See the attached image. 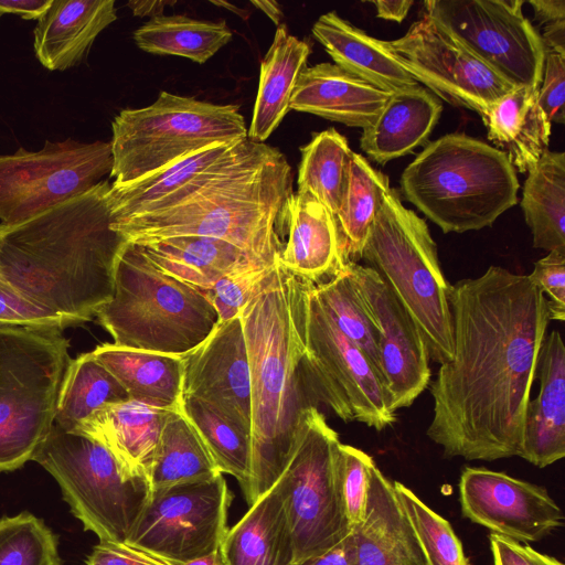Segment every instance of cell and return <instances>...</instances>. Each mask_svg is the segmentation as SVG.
<instances>
[{
  "mask_svg": "<svg viewBox=\"0 0 565 565\" xmlns=\"http://www.w3.org/2000/svg\"><path fill=\"white\" fill-rule=\"evenodd\" d=\"M169 565H224L220 550L195 559L188 562H166Z\"/></svg>",
  "mask_w": 565,
  "mask_h": 565,
  "instance_id": "57",
  "label": "cell"
},
{
  "mask_svg": "<svg viewBox=\"0 0 565 565\" xmlns=\"http://www.w3.org/2000/svg\"><path fill=\"white\" fill-rule=\"evenodd\" d=\"M68 349L63 329L0 326V472L32 460L51 431Z\"/></svg>",
  "mask_w": 565,
  "mask_h": 565,
  "instance_id": "8",
  "label": "cell"
},
{
  "mask_svg": "<svg viewBox=\"0 0 565 565\" xmlns=\"http://www.w3.org/2000/svg\"><path fill=\"white\" fill-rule=\"evenodd\" d=\"M93 355L121 384L129 399L179 412L182 406V356L103 343Z\"/></svg>",
  "mask_w": 565,
  "mask_h": 565,
  "instance_id": "31",
  "label": "cell"
},
{
  "mask_svg": "<svg viewBox=\"0 0 565 565\" xmlns=\"http://www.w3.org/2000/svg\"><path fill=\"white\" fill-rule=\"evenodd\" d=\"M136 245L160 271L202 292L232 273L273 265L227 241L207 236H177Z\"/></svg>",
  "mask_w": 565,
  "mask_h": 565,
  "instance_id": "26",
  "label": "cell"
},
{
  "mask_svg": "<svg viewBox=\"0 0 565 565\" xmlns=\"http://www.w3.org/2000/svg\"><path fill=\"white\" fill-rule=\"evenodd\" d=\"M22 324L65 329L83 324L76 319L63 317L14 295L0 292V326Z\"/></svg>",
  "mask_w": 565,
  "mask_h": 565,
  "instance_id": "48",
  "label": "cell"
},
{
  "mask_svg": "<svg viewBox=\"0 0 565 565\" xmlns=\"http://www.w3.org/2000/svg\"><path fill=\"white\" fill-rule=\"evenodd\" d=\"M292 180L284 153L260 142L185 201L114 221L111 228L134 244L177 236L220 238L274 264L282 249V234H287Z\"/></svg>",
  "mask_w": 565,
  "mask_h": 565,
  "instance_id": "4",
  "label": "cell"
},
{
  "mask_svg": "<svg viewBox=\"0 0 565 565\" xmlns=\"http://www.w3.org/2000/svg\"><path fill=\"white\" fill-rule=\"evenodd\" d=\"M278 257L241 312L250 373L249 507L281 477L307 411L317 407L302 369L311 282L286 269Z\"/></svg>",
  "mask_w": 565,
  "mask_h": 565,
  "instance_id": "3",
  "label": "cell"
},
{
  "mask_svg": "<svg viewBox=\"0 0 565 565\" xmlns=\"http://www.w3.org/2000/svg\"><path fill=\"white\" fill-rule=\"evenodd\" d=\"M221 475L203 439L181 412H170L161 430L150 473L151 488Z\"/></svg>",
  "mask_w": 565,
  "mask_h": 565,
  "instance_id": "37",
  "label": "cell"
},
{
  "mask_svg": "<svg viewBox=\"0 0 565 565\" xmlns=\"http://www.w3.org/2000/svg\"><path fill=\"white\" fill-rule=\"evenodd\" d=\"M116 19L114 0H53L33 31L35 55L50 71L71 68Z\"/></svg>",
  "mask_w": 565,
  "mask_h": 565,
  "instance_id": "25",
  "label": "cell"
},
{
  "mask_svg": "<svg viewBox=\"0 0 565 565\" xmlns=\"http://www.w3.org/2000/svg\"><path fill=\"white\" fill-rule=\"evenodd\" d=\"M441 111L440 99L420 85L392 93L375 120L363 128L360 148L380 164L412 153L428 140Z\"/></svg>",
  "mask_w": 565,
  "mask_h": 565,
  "instance_id": "28",
  "label": "cell"
},
{
  "mask_svg": "<svg viewBox=\"0 0 565 565\" xmlns=\"http://www.w3.org/2000/svg\"><path fill=\"white\" fill-rule=\"evenodd\" d=\"M170 412L127 399L102 406L73 433L107 448L127 478L150 481L161 430Z\"/></svg>",
  "mask_w": 565,
  "mask_h": 565,
  "instance_id": "22",
  "label": "cell"
},
{
  "mask_svg": "<svg viewBox=\"0 0 565 565\" xmlns=\"http://www.w3.org/2000/svg\"><path fill=\"white\" fill-rule=\"evenodd\" d=\"M397 499L416 535L427 565H469L449 522L402 482H393Z\"/></svg>",
  "mask_w": 565,
  "mask_h": 565,
  "instance_id": "42",
  "label": "cell"
},
{
  "mask_svg": "<svg viewBox=\"0 0 565 565\" xmlns=\"http://www.w3.org/2000/svg\"><path fill=\"white\" fill-rule=\"evenodd\" d=\"M300 151L297 191L310 193L334 218L347 185L352 152L347 138L329 128L316 134Z\"/></svg>",
  "mask_w": 565,
  "mask_h": 565,
  "instance_id": "39",
  "label": "cell"
},
{
  "mask_svg": "<svg viewBox=\"0 0 565 565\" xmlns=\"http://www.w3.org/2000/svg\"><path fill=\"white\" fill-rule=\"evenodd\" d=\"M391 95L334 63L323 62L300 73L289 109L363 129L375 120Z\"/></svg>",
  "mask_w": 565,
  "mask_h": 565,
  "instance_id": "24",
  "label": "cell"
},
{
  "mask_svg": "<svg viewBox=\"0 0 565 565\" xmlns=\"http://www.w3.org/2000/svg\"><path fill=\"white\" fill-rule=\"evenodd\" d=\"M535 377L540 388L527 403L520 457L545 468L565 456V345L557 330L543 340Z\"/></svg>",
  "mask_w": 565,
  "mask_h": 565,
  "instance_id": "21",
  "label": "cell"
},
{
  "mask_svg": "<svg viewBox=\"0 0 565 565\" xmlns=\"http://www.w3.org/2000/svg\"><path fill=\"white\" fill-rule=\"evenodd\" d=\"M459 501L465 518L516 542H539L564 525L544 488L483 467L462 470Z\"/></svg>",
  "mask_w": 565,
  "mask_h": 565,
  "instance_id": "18",
  "label": "cell"
},
{
  "mask_svg": "<svg viewBox=\"0 0 565 565\" xmlns=\"http://www.w3.org/2000/svg\"><path fill=\"white\" fill-rule=\"evenodd\" d=\"M291 565H355L353 532L332 548Z\"/></svg>",
  "mask_w": 565,
  "mask_h": 565,
  "instance_id": "52",
  "label": "cell"
},
{
  "mask_svg": "<svg viewBox=\"0 0 565 565\" xmlns=\"http://www.w3.org/2000/svg\"><path fill=\"white\" fill-rule=\"evenodd\" d=\"M340 439L318 407H310L296 449L278 479L294 563L321 554L351 532L339 477Z\"/></svg>",
  "mask_w": 565,
  "mask_h": 565,
  "instance_id": "11",
  "label": "cell"
},
{
  "mask_svg": "<svg viewBox=\"0 0 565 565\" xmlns=\"http://www.w3.org/2000/svg\"><path fill=\"white\" fill-rule=\"evenodd\" d=\"M171 1H129L128 7L134 15L154 18L161 15L166 6H171Z\"/></svg>",
  "mask_w": 565,
  "mask_h": 565,
  "instance_id": "55",
  "label": "cell"
},
{
  "mask_svg": "<svg viewBox=\"0 0 565 565\" xmlns=\"http://www.w3.org/2000/svg\"><path fill=\"white\" fill-rule=\"evenodd\" d=\"M529 280L546 297L551 320L565 321V250H552L534 264Z\"/></svg>",
  "mask_w": 565,
  "mask_h": 565,
  "instance_id": "46",
  "label": "cell"
},
{
  "mask_svg": "<svg viewBox=\"0 0 565 565\" xmlns=\"http://www.w3.org/2000/svg\"><path fill=\"white\" fill-rule=\"evenodd\" d=\"M452 358L430 384V440L445 457H520L537 356L551 320L525 275L490 266L451 285Z\"/></svg>",
  "mask_w": 565,
  "mask_h": 565,
  "instance_id": "1",
  "label": "cell"
},
{
  "mask_svg": "<svg viewBox=\"0 0 565 565\" xmlns=\"http://www.w3.org/2000/svg\"><path fill=\"white\" fill-rule=\"evenodd\" d=\"M250 2L257 9L262 10L277 26L281 24L284 14L278 2L273 0H253Z\"/></svg>",
  "mask_w": 565,
  "mask_h": 565,
  "instance_id": "56",
  "label": "cell"
},
{
  "mask_svg": "<svg viewBox=\"0 0 565 565\" xmlns=\"http://www.w3.org/2000/svg\"><path fill=\"white\" fill-rule=\"evenodd\" d=\"M87 565H169L122 543L99 542L87 557Z\"/></svg>",
  "mask_w": 565,
  "mask_h": 565,
  "instance_id": "51",
  "label": "cell"
},
{
  "mask_svg": "<svg viewBox=\"0 0 565 565\" xmlns=\"http://www.w3.org/2000/svg\"><path fill=\"white\" fill-rule=\"evenodd\" d=\"M521 209L533 247L565 250V153L547 150L527 172Z\"/></svg>",
  "mask_w": 565,
  "mask_h": 565,
  "instance_id": "34",
  "label": "cell"
},
{
  "mask_svg": "<svg viewBox=\"0 0 565 565\" xmlns=\"http://www.w3.org/2000/svg\"><path fill=\"white\" fill-rule=\"evenodd\" d=\"M565 53L545 50L539 104L551 122L564 124Z\"/></svg>",
  "mask_w": 565,
  "mask_h": 565,
  "instance_id": "47",
  "label": "cell"
},
{
  "mask_svg": "<svg viewBox=\"0 0 565 565\" xmlns=\"http://www.w3.org/2000/svg\"><path fill=\"white\" fill-rule=\"evenodd\" d=\"M383 42L418 84L445 102L480 116L514 88L443 33L426 13L403 36Z\"/></svg>",
  "mask_w": 565,
  "mask_h": 565,
  "instance_id": "16",
  "label": "cell"
},
{
  "mask_svg": "<svg viewBox=\"0 0 565 565\" xmlns=\"http://www.w3.org/2000/svg\"><path fill=\"white\" fill-rule=\"evenodd\" d=\"M394 295L419 330L430 360L454 353L451 285L439 264L428 225L390 188L364 242L361 257Z\"/></svg>",
  "mask_w": 565,
  "mask_h": 565,
  "instance_id": "7",
  "label": "cell"
},
{
  "mask_svg": "<svg viewBox=\"0 0 565 565\" xmlns=\"http://www.w3.org/2000/svg\"><path fill=\"white\" fill-rule=\"evenodd\" d=\"M522 0H429L425 12L460 44L514 87L539 88L545 47L523 13Z\"/></svg>",
  "mask_w": 565,
  "mask_h": 565,
  "instance_id": "13",
  "label": "cell"
},
{
  "mask_svg": "<svg viewBox=\"0 0 565 565\" xmlns=\"http://www.w3.org/2000/svg\"><path fill=\"white\" fill-rule=\"evenodd\" d=\"M539 88L514 87L480 116L488 139L522 173L535 167L550 145L552 122L539 104Z\"/></svg>",
  "mask_w": 565,
  "mask_h": 565,
  "instance_id": "30",
  "label": "cell"
},
{
  "mask_svg": "<svg viewBox=\"0 0 565 565\" xmlns=\"http://www.w3.org/2000/svg\"><path fill=\"white\" fill-rule=\"evenodd\" d=\"M129 399L117 379L93 355L72 359L58 393L54 424L66 431L104 405Z\"/></svg>",
  "mask_w": 565,
  "mask_h": 565,
  "instance_id": "38",
  "label": "cell"
},
{
  "mask_svg": "<svg viewBox=\"0 0 565 565\" xmlns=\"http://www.w3.org/2000/svg\"><path fill=\"white\" fill-rule=\"evenodd\" d=\"M376 10V15L384 20L402 22L411 7L414 4L412 0H376L372 1Z\"/></svg>",
  "mask_w": 565,
  "mask_h": 565,
  "instance_id": "54",
  "label": "cell"
},
{
  "mask_svg": "<svg viewBox=\"0 0 565 565\" xmlns=\"http://www.w3.org/2000/svg\"><path fill=\"white\" fill-rule=\"evenodd\" d=\"M374 460L363 450L340 444L339 477L347 518L352 526L361 523L370 483V470Z\"/></svg>",
  "mask_w": 565,
  "mask_h": 565,
  "instance_id": "44",
  "label": "cell"
},
{
  "mask_svg": "<svg viewBox=\"0 0 565 565\" xmlns=\"http://www.w3.org/2000/svg\"><path fill=\"white\" fill-rule=\"evenodd\" d=\"M224 565H291L294 550L278 482L227 530L220 546Z\"/></svg>",
  "mask_w": 565,
  "mask_h": 565,
  "instance_id": "32",
  "label": "cell"
},
{
  "mask_svg": "<svg viewBox=\"0 0 565 565\" xmlns=\"http://www.w3.org/2000/svg\"><path fill=\"white\" fill-rule=\"evenodd\" d=\"M311 291L332 323L370 358L380 372L379 333L358 294L348 264L330 278L311 284Z\"/></svg>",
  "mask_w": 565,
  "mask_h": 565,
  "instance_id": "41",
  "label": "cell"
},
{
  "mask_svg": "<svg viewBox=\"0 0 565 565\" xmlns=\"http://www.w3.org/2000/svg\"><path fill=\"white\" fill-rule=\"evenodd\" d=\"M113 184L147 178L205 148L238 142L247 127L237 105L160 92L149 106L122 109L113 120Z\"/></svg>",
  "mask_w": 565,
  "mask_h": 565,
  "instance_id": "9",
  "label": "cell"
},
{
  "mask_svg": "<svg viewBox=\"0 0 565 565\" xmlns=\"http://www.w3.org/2000/svg\"><path fill=\"white\" fill-rule=\"evenodd\" d=\"M113 169L110 141L46 140L38 151L0 156V221L13 225L76 198Z\"/></svg>",
  "mask_w": 565,
  "mask_h": 565,
  "instance_id": "14",
  "label": "cell"
},
{
  "mask_svg": "<svg viewBox=\"0 0 565 565\" xmlns=\"http://www.w3.org/2000/svg\"><path fill=\"white\" fill-rule=\"evenodd\" d=\"M110 183L13 225L0 223V270L18 297L85 323L114 294L125 237L111 228Z\"/></svg>",
  "mask_w": 565,
  "mask_h": 565,
  "instance_id": "2",
  "label": "cell"
},
{
  "mask_svg": "<svg viewBox=\"0 0 565 565\" xmlns=\"http://www.w3.org/2000/svg\"><path fill=\"white\" fill-rule=\"evenodd\" d=\"M311 284L302 369L312 396L345 423L359 422L379 431L392 426L396 411L379 370L328 318Z\"/></svg>",
  "mask_w": 565,
  "mask_h": 565,
  "instance_id": "12",
  "label": "cell"
},
{
  "mask_svg": "<svg viewBox=\"0 0 565 565\" xmlns=\"http://www.w3.org/2000/svg\"><path fill=\"white\" fill-rule=\"evenodd\" d=\"M0 292L1 294H8V295H14L17 296V294L14 292V290L11 288V286L9 285V282L6 280L4 276L2 275L1 270H0Z\"/></svg>",
  "mask_w": 565,
  "mask_h": 565,
  "instance_id": "59",
  "label": "cell"
},
{
  "mask_svg": "<svg viewBox=\"0 0 565 565\" xmlns=\"http://www.w3.org/2000/svg\"><path fill=\"white\" fill-rule=\"evenodd\" d=\"M96 317L117 345L178 356L218 323L204 292L160 271L130 242L117 257L113 297Z\"/></svg>",
  "mask_w": 565,
  "mask_h": 565,
  "instance_id": "6",
  "label": "cell"
},
{
  "mask_svg": "<svg viewBox=\"0 0 565 565\" xmlns=\"http://www.w3.org/2000/svg\"><path fill=\"white\" fill-rule=\"evenodd\" d=\"M260 142L246 138L192 153L168 168L127 185L110 183L111 222L172 207L234 168Z\"/></svg>",
  "mask_w": 565,
  "mask_h": 565,
  "instance_id": "20",
  "label": "cell"
},
{
  "mask_svg": "<svg viewBox=\"0 0 565 565\" xmlns=\"http://www.w3.org/2000/svg\"><path fill=\"white\" fill-rule=\"evenodd\" d=\"M545 50L565 53V0H530Z\"/></svg>",
  "mask_w": 565,
  "mask_h": 565,
  "instance_id": "49",
  "label": "cell"
},
{
  "mask_svg": "<svg viewBox=\"0 0 565 565\" xmlns=\"http://www.w3.org/2000/svg\"><path fill=\"white\" fill-rule=\"evenodd\" d=\"M182 361L183 397L201 401L250 435V373L241 316L218 322Z\"/></svg>",
  "mask_w": 565,
  "mask_h": 565,
  "instance_id": "19",
  "label": "cell"
},
{
  "mask_svg": "<svg viewBox=\"0 0 565 565\" xmlns=\"http://www.w3.org/2000/svg\"><path fill=\"white\" fill-rule=\"evenodd\" d=\"M181 412L200 434L218 471L236 478L246 497L250 480V435L199 399L183 397Z\"/></svg>",
  "mask_w": 565,
  "mask_h": 565,
  "instance_id": "40",
  "label": "cell"
},
{
  "mask_svg": "<svg viewBox=\"0 0 565 565\" xmlns=\"http://www.w3.org/2000/svg\"><path fill=\"white\" fill-rule=\"evenodd\" d=\"M53 0H0V11L19 14L24 20H39L51 7Z\"/></svg>",
  "mask_w": 565,
  "mask_h": 565,
  "instance_id": "53",
  "label": "cell"
},
{
  "mask_svg": "<svg viewBox=\"0 0 565 565\" xmlns=\"http://www.w3.org/2000/svg\"><path fill=\"white\" fill-rule=\"evenodd\" d=\"M352 532L355 565H427L393 482L375 462L364 516Z\"/></svg>",
  "mask_w": 565,
  "mask_h": 565,
  "instance_id": "23",
  "label": "cell"
},
{
  "mask_svg": "<svg viewBox=\"0 0 565 565\" xmlns=\"http://www.w3.org/2000/svg\"><path fill=\"white\" fill-rule=\"evenodd\" d=\"M390 180L361 154L351 152L348 180L334 223L344 263H358Z\"/></svg>",
  "mask_w": 565,
  "mask_h": 565,
  "instance_id": "35",
  "label": "cell"
},
{
  "mask_svg": "<svg viewBox=\"0 0 565 565\" xmlns=\"http://www.w3.org/2000/svg\"><path fill=\"white\" fill-rule=\"evenodd\" d=\"M401 192L444 233L491 226L518 202L516 171L493 146L465 134L428 143L404 169Z\"/></svg>",
  "mask_w": 565,
  "mask_h": 565,
  "instance_id": "5",
  "label": "cell"
},
{
  "mask_svg": "<svg viewBox=\"0 0 565 565\" xmlns=\"http://www.w3.org/2000/svg\"><path fill=\"white\" fill-rule=\"evenodd\" d=\"M311 31L335 65L370 84L390 93L419 85L385 47L383 40L371 36L335 11L320 15Z\"/></svg>",
  "mask_w": 565,
  "mask_h": 565,
  "instance_id": "29",
  "label": "cell"
},
{
  "mask_svg": "<svg viewBox=\"0 0 565 565\" xmlns=\"http://www.w3.org/2000/svg\"><path fill=\"white\" fill-rule=\"evenodd\" d=\"M358 294L379 333V367L394 411L411 406L430 382L424 339L376 273L348 262Z\"/></svg>",
  "mask_w": 565,
  "mask_h": 565,
  "instance_id": "17",
  "label": "cell"
},
{
  "mask_svg": "<svg viewBox=\"0 0 565 565\" xmlns=\"http://www.w3.org/2000/svg\"><path fill=\"white\" fill-rule=\"evenodd\" d=\"M494 565H564L557 558L542 554L530 545L502 535H489Z\"/></svg>",
  "mask_w": 565,
  "mask_h": 565,
  "instance_id": "50",
  "label": "cell"
},
{
  "mask_svg": "<svg viewBox=\"0 0 565 565\" xmlns=\"http://www.w3.org/2000/svg\"><path fill=\"white\" fill-rule=\"evenodd\" d=\"M233 495L223 475L152 488L127 545L164 562H188L217 550Z\"/></svg>",
  "mask_w": 565,
  "mask_h": 565,
  "instance_id": "15",
  "label": "cell"
},
{
  "mask_svg": "<svg viewBox=\"0 0 565 565\" xmlns=\"http://www.w3.org/2000/svg\"><path fill=\"white\" fill-rule=\"evenodd\" d=\"M274 264L232 273L204 291L218 316V322L241 316L248 301L260 288L263 280L270 273Z\"/></svg>",
  "mask_w": 565,
  "mask_h": 565,
  "instance_id": "45",
  "label": "cell"
},
{
  "mask_svg": "<svg viewBox=\"0 0 565 565\" xmlns=\"http://www.w3.org/2000/svg\"><path fill=\"white\" fill-rule=\"evenodd\" d=\"M225 21H206L186 15L151 18L134 33L142 51L157 55H177L205 63L232 40Z\"/></svg>",
  "mask_w": 565,
  "mask_h": 565,
  "instance_id": "36",
  "label": "cell"
},
{
  "mask_svg": "<svg viewBox=\"0 0 565 565\" xmlns=\"http://www.w3.org/2000/svg\"><path fill=\"white\" fill-rule=\"evenodd\" d=\"M53 531L29 512L0 519V565H62Z\"/></svg>",
  "mask_w": 565,
  "mask_h": 565,
  "instance_id": "43",
  "label": "cell"
},
{
  "mask_svg": "<svg viewBox=\"0 0 565 565\" xmlns=\"http://www.w3.org/2000/svg\"><path fill=\"white\" fill-rule=\"evenodd\" d=\"M211 3L215 4V6H220V7H224V8H230L228 10L235 12L236 14H238L239 17H243V18H246L247 15L244 13L243 9H239L237 7H234L232 4H230L228 2H224V1H212L211 0Z\"/></svg>",
  "mask_w": 565,
  "mask_h": 565,
  "instance_id": "58",
  "label": "cell"
},
{
  "mask_svg": "<svg viewBox=\"0 0 565 565\" xmlns=\"http://www.w3.org/2000/svg\"><path fill=\"white\" fill-rule=\"evenodd\" d=\"M2 14H3V13L0 11V18L2 17Z\"/></svg>",
  "mask_w": 565,
  "mask_h": 565,
  "instance_id": "60",
  "label": "cell"
},
{
  "mask_svg": "<svg viewBox=\"0 0 565 565\" xmlns=\"http://www.w3.org/2000/svg\"><path fill=\"white\" fill-rule=\"evenodd\" d=\"M32 460L58 483L72 513L99 542L126 544L150 498L146 478H127L110 451L53 425Z\"/></svg>",
  "mask_w": 565,
  "mask_h": 565,
  "instance_id": "10",
  "label": "cell"
},
{
  "mask_svg": "<svg viewBox=\"0 0 565 565\" xmlns=\"http://www.w3.org/2000/svg\"><path fill=\"white\" fill-rule=\"evenodd\" d=\"M278 259L295 276L312 284L330 278L345 264L333 216L308 192H294L290 199L287 242Z\"/></svg>",
  "mask_w": 565,
  "mask_h": 565,
  "instance_id": "27",
  "label": "cell"
},
{
  "mask_svg": "<svg viewBox=\"0 0 565 565\" xmlns=\"http://www.w3.org/2000/svg\"><path fill=\"white\" fill-rule=\"evenodd\" d=\"M310 45L277 26L260 63L259 83L247 137L264 142L281 122L300 73L307 67Z\"/></svg>",
  "mask_w": 565,
  "mask_h": 565,
  "instance_id": "33",
  "label": "cell"
}]
</instances>
